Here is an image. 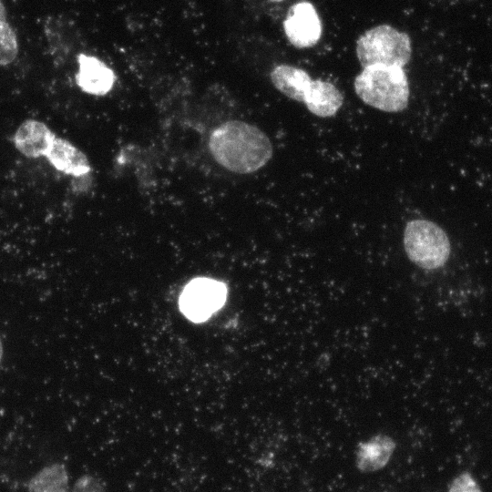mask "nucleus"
<instances>
[{"label":"nucleus","instance_id":"dca6fc26","mask_svg":"<svg viewBox=\"0 0 492 492\" xmlns=\"http://www.w3.org/2000/svg\"><path fill=\"white\" fill-rule=\"evenodd\" d=\"M71 492H107V490L97 477L83 475L76 481Z\"/></svg>","mask_w":492,"mask_h":492},{"label":"nucleus","instance_id":"f3484780","mask_svg":"<svg viewBox=\"0 0 492 492\" xmlns=\"http://www.w3.org/2000/svg\"><path fill=\"white\" fill-rule=\"evenodd\" d=\"M6 20V11L2 0H0V21Z\"/></svg>","mask_w":492,"mask_h":492},{"label":"nucleus","instance_id":"423d86ee","mask_svg":"<svg viewBox=\"0 0 492 492\" xmlns=\"http://www.w3.org/2000/svg\"><path fill=\"white\" fill-rule=\"evenodd\" d=\"M289 42L297 48L314 46L322 36V22L315 7L309 2L292 5L283 21Z\"/></svg>","mask_w":492,"mask_h":492},{"label":"nucleus","instance_id":"2eb2a0df","mask_svg":"<svg viewBox=\"0 0 492 492\" xmlns=\"http://www.w3.org/2000/svg\"><path fill=\"white\" fill-rule=\"evenodd\" d=\"M447 492H483V490L474 476L464 471L451 481Z\"/></svg>","mask_w":492,"mask_h":492},{"label":"nucleus","instance_id":"9d476101","mask_svg":"<svg viewBox=\"0 0 492 492\" xmlns=\"http://www.w3.org/2000/svg\"><path fill=\"white\" fill-rule=\"evenodd\" d=\"M49 163L57 170L75 177L86 175L90 165L86 155L69 141L55 138L45 155Z\"/></svg>","mask_w":492,"mask_h":492},{"label":"nucleus","instance_id":"7ed1b4c3","mask_svg":"<svg viewBox=\"0 0 492 492\" xmlns=\"http://www.w3.org/2000/svg\"><path fill=\"white\" fill-rule=\"evenodd\" d=\"M404 247L409 260L425 270H436L447 261L451 245L446 231L436 223L416 219L407 222Z\"/></svg>","mask_w":492,"mask_h":492},{"label":"nucleus","instance_id":"f8f14e48","mask_svg":"<svg viewBox=\"0 0 492 492\" xmlns=\"http://www.w3.org/2000/svg\"><path fill=\"white\" fill-rule=\"evenodd\" d=\"M270 77L273 86L281 93L299 102H303L312 82L306 71L290 65L275 67Z\"/></svg>","mask_w":492,"mask_h":492},{"label":"nucleus","instance_id":"6ab92c4d","mask_svg":"<svg viewBox=\"0 0 492 492\" xmlns=\"http://www.w3.org/2000/svg\"><path fill=\"white\" fill-rule=\"evenodd\" d=\"M271 2H274V3H278V2H282L283 0H270Z\"/></svg>","mask_w":492,"mask_h":492},{"label":"nucleus","instance_id":"20e7f679","mask_svg":"<svg viewBox=\"0 0 492 492\" xmlns=\"http://www.w3.org/2000/svg\"><path fill=\"white\" fill-rule=\"evenodd\" d=\"M411 53L408 35L388 25L370 28L356 42V56L363 67L372 65L403 67L409 62Z\"/></svg>","mask_w":492,"mask_h":492},{"label":"nucleus","instance_id":"6e6552de","mask_svg":"<svg viewBox=\"0 0 492 492\" xmlns=\"http://www.w3.org/2000/svg\"><path fill=\"white\" fill-rule=\"evenodd\" d=\"M55 138V134L45 123L27 119L15 131L14 143L16 149L26 157L38 158L47 153Z\"/></svg>","mask_w":492,"mask_h":492},{"label":"nucleus","instance_id":"39448f33","mask_svg":"<svg viewBox=\"0 0 492 492\" xmlns=\"http://www.w3.org/2000/svg\"><path fill=\"white\" fill-rule=\"evenodd\" d=\"M227 294L224 282L207 277L194 278L179 296V309L188 319L203 322L223 306Z\"/></svg>","mask_w":492,"mask_h":492},{"label":"nucleus","instance_id":"f257e3e1","mask_svg":"<svg viewBox=\"0 0 492 492\" xmlns=\"http://www.w3.org/2000/svg\"><path fill=\"white\" fill-rule=\"evenodd\" d=\"M209 147L220 165L240 174L260 169L272 157V146L267 135L240 120L227 121L216 128Z\"/></svg>","mask_w":492,"mask_h":492},{"label":"nucleus","instance_id":"f03ea898","mask_svg":"<svg viewBox=\"0 0 492 492\" xmlns=\"http://www.w3.org/2000/svg\"><path fill=\"white\" fill-rule=\"evenodd\" d=\"M356 95L367 105L385 112H400L408 104L409 86L403 67L372 65L355 77Z\"/></svg>","mask_w":492,"mask_h":492},{"label":"nucleus","instance_id":"9b49d317","mask_svg":"<svg viewBox=\"0 0 492 492\" xmlns=\"http://www.w3.org/2000/svg\"><path fill=\"white\" fill-rule=\"evenodd\" d=\"M343 97L332 83L321 79L312 80L303 103L313 114L326 118L337 113Z\"/></svg>","mask_w":492,"mask_h":492},{"label":"nucleus","instance_id":"0eeeda50","mask_svg":"<svg viewBox=\"0 0 492 492\" xmlns=\"http://www.w3.org/2000/svg\"><path fill=\"white\" fill-rule=\"evenodd\" d=\"M78 70L76 83L85 93L105 96L110 92L116 81L114 71L98 57L80 53L77 56Z\"/></svg>","mask_w":492,"mask_h":492},{"label":"nucleus","instance_id":"4468645a","mask_svg":"<svg viewBox=\"0 0 492 492\" xmlns=\"http://www.w3.org/2000/svg\"><path fill=\"white\" fill-rule=\"evenodd\" d=\"M18 54L15 31L6 20L0 21V66L11 64Z\"/></svg>","mask_w":492,"mask_h":492},{"label":"nucleus","instance_id":"a211bd4d","mask_svg":"<svg viewBox=\"0 0 492 492\" xmlns=\"http://www.w3.org/2000/svg\"><path fill=\"white\" fill-rule=\"evenodd\" d=\"M2 356H3V345H2L1 339H0V363H1V360H2Z\"/></svg>","mask_w":492,"mask_h":492},{"label":"nucleus","instance_id":"ddd939ff","mask_svg":"<svg viewBox=\"0 0 492 492\" xmlns=\"http://www.w3.org/2000/svg\"><path fill=\"white\" fill-rule=\"evenodd\" d=\"M28 492H68V475L61 464L42 468L30 480Z\"/></svg>","mask_w":492,"mask_h":492},{"label":"nucleus","instance_id":"1a4fd4ad","mask_svg":"<svg viewBox=\"0 0 492 492\" xmlns=\"http://www.w3.org/2000/svg\"><path fill=\"white\" fill-rule=\"evenodd\" d=\"M395 440L386 435L378 434L357 446L355 465L359 471L371 473L384 468L390 461L395 449Z\"/></svg>","mask_w":492,"mask_h":492}]
</instances>
